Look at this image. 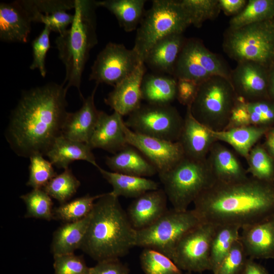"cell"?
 <instances>
[{"label": "cell", "mask_w": 274, "mask_h": 274, "mask_svg": "<svg viewBox=\"0 0 274 274\" xmlns=\"http://www.w3.org/2000/svg\"><path fill=\"white\" fill-rule=\"evenodd\" d=\"M67 90L63 84L52 82L22 92L5 132L8 143L18 156L46 155L61 135L68 113Z\"/></svg>", "instance_id": "cell-1"}, {"label": "cell", "mask_w": 274, "mask_h": 274, "mask_svg": "<svg viewBox=\"0 0 274 274\" xmlns=\"http://www.w3.org/2000/svg\"><path fill=\"white\" fill-rule=\"evenodd\" d=\"M193 203L202 221L241 229L274 215V183L252 177L234 183L216 181Z\"/></svg>", "instance_id": "cell-2"}, {"label": "cell", "mask_w": 274, "mask_h": 274, "mask_svg": "<svg viewBox=\"0 0 274 274\" xmlns=\"http://www.w3.org/2000/svg\"><path fill=\"white\" fill-rule=\"evenodd\" d=\"M136 229L118 197L101 194L95 202L80 249L98 261L119 258L135 247Z\"/></svg>", "instance_id": "cell-3"}, {"label": "cell", "mask_w": 274, "mask_h": 274, "mask_svg": "<svg viewBox=\"0 0 274 274\" xmlns=\"http://www.w3.org/2000/svg\"><path fill=\"white\" fill-rule=\"evenodd\" d=\"M96 1L75 0L74 19L71 27L55 40L58 57L65 68L63 84L75 87L80 92L82 74L91 49L97 44Z\"/></svg>", "instance_id": "cell-4"}, {"label": "cell", "mask_w": 274, "mask_h": 274, "mask_svg": "<svg viewBox=\"0 0 274 274\" xmlns=\"http://www.w3.org/2000/svg\"><path fill=\"white\" fill-rule=\"evenodd\" d=\"M191 25L189 15L181 1H153L137 28L132 49L144 62L158 41L170 35L183 33Z\"/></svg>", "instance_id": "cell-5"}, {"label": "cell", "mask_w": 274, "mask_h": 274, "mask_svg": "<svg viewBox=\"0 0 274 274\" xmlns=\"http://www.w3.org/2000/svg\"><path fill=\"white\" fill-rule=\"evenodd\" d=\"M173 208L185 211L190 203L216 180L207 160H194L184 156L175 166L158 174Z\"/></svg>", "instance_id": "cell-6"}, {"label": "cell", "mask_w": 274, "mask_h": 274, "mask_svg": "<svg viewBox=\"0 0 274 274\" xmlns=\"http://www.w3.org/2000/svg\"><path fill=\"white\" fill-rule=\"evenodd\" d=\"M222 47L237 63L253 61L268 68L274 63V19L236 29L228 28Z\"/></svg>", "instance_id": "cell-7"}, {"label": "cell", "mask_w": 274, "mask_h": 274, "mask_svg": "<svg viewBox=\"0 0 274 274\" xmlns=\"http://www.w3.org/2000/svg\"><path fill=\"white\" fill-rule=\"evenodd\" d=\"M237 96L230 82L213 76L199 84L196 97L190 105L194 118L215 131L225 130Z\"/></svg>", "instance_id": "cell-8"}, {"label": "cell", "mask_w": 274, "mask_h": 274, "mask_svg": "<svg viewBox=\"0 0 274 274\" xmlns=\"http://www.w3.org/2000/svg\"><path fill=\"white\" fill-rule=\"evenodd\" d=\"M203 222L194 209L167 210L151 225L136 230L135 246L155 250L172 259L181 237Z\"/></svg>", "instance_id": "cell-9"}, {"label": "cell", "mask_w": 274, "mask_h": 274, "mask_svg": "<svg viewBox=\"0 0 274 274\" xmlns=\"http://www.w3.org/2000/svg\"><path fill=\"white\" fill-rule=\"evenodd\" d=\"M231 70L218 54L209 50L199 39H186L173 76L177 80L193 81L198 84L213 76L230 81Z\"/></svg>", "instance_id": "cell-10"}, {"label": "cell", "mask_w": 274, "mask_h": 274, "mask_svg": "<svg viewBox=\"0 0 274 274\" xmlns=\"http://www.w3.org/2000/svg\"><path fill=\"white\" fill-rule=\"evenodd\" d=\"M184 118L170 105L147 104L128 115L125 125L137 133L170 142H178Z\"/></svg>", "instance_id": "cell-11"}, {"label": "cell", "mask_w": 274, "mask_h": 274, "mask_svg": "<svg viewBox=\"0 0 274 274\" xmlns=\"http://www.w3.org/2000/svg\"><path fill=\"white\" fill-rule=\"evenodd\" d=\"M216 225L203 222L186 232L174 251L172 260L182 270H211L210 248Z\"/></svg>", "instance_id": "cell-12"}, {"label": "cell", "mask_w": 274, "mask_h": 274, "mask_svg": "<svg viewBox=\"0 0 274 274\" xmlns=\"http://www.w3.org/2000/svg\"><path fill=\"white\" fill-rule=\"evenodd\" d=\"M143 62L133 49L110 42L98 53L91 67L89 80L114 87L130 75Z\"/></svg>", "instance_id": "cell-13"}, {"label": "cell", "mask_w": 274, "mask_h": 274, "mask_svg": "<svg viewBox=\"0 0 274 274\" xmlns=\"http://www.w3.org/2000/svg\"><path fill=\"white\" fill-rule=\"evenodd\" d=\"M123 130L128 145L139 151L156 168L158 174L175 166L184 157L178 142H170L132 131L124 122Z\"/></svg>", "instance_id": "cell-14"}, {"label": "cell", "mask_w": 274, "mask_h": 274, "mask_svg": "<svg viewBox=\"0 0 274 274\" xmlns=\"http://www.w3.org/2000/svg\"><path fill=\"white\" fill-rule=\"evenodd\" d=\"M230 82L237 97L246 102L269 99L268 68L259 63L238 62L231 71Z\"/></svg>", "instance_id": "cell-15"}, {"label": "cell", "mask_w": 274, "mask_h": 274, "mask_svg": "<svg viewBox=\"0 0 274 274\" xmlns=\"http://www.w3.org/2000/svg\"><path fill=\"white\" fill-rule=\"evenodd\" d=\"M186 112L178 142L184 156L194 160L207 158L213 145L218 141L212 130L196 120L191 114L190 105Z\"/></svg>", "instance_id": "cell-16"}, {"label": "cell", "mask_w": 274, "mask_h": 274, "mask_svg": "<svg viewBox=\"0 0 274 274\" xmlns=\"http://www.w3.org/2000/svg\"><path fill=\"white\" fill-rule=\"evenodd\" d=\"M241 229L239 239L248 258H274V215Z\"/></svg>", "instance_id": "cell-17"}, {"label": "cell", "mask_w": 274, "mask_h": 274, "mask_svg": "<svg viewBox=\"0 0 274 274\" xmlns=\"http://www.w3.org/2000/svg\"><path fill=\"white\" fill-rule=\"evenodd\" d=\"M146 71L142 63L128 77L114 87L105 103L122 116L129 115L141 106V85Z\"/></svg>", "instance_id": "cell-18"}, {"label": "cell", "mask_w": 274, "mask_h": 274, "mask_svg": "<svg viewBox=\"0 0 274 274\" xmlns=\"http://www.w3.org/2000/svg\"><path fill=\"white\" fill-rule=\"evenodd\" d=\"M29 15L21 0L0 4V39L8 43H26L31 31Z\"/></svg>", "instance_id": "cell-19"}, {"label": "cell", "mask_w": 274, "mask_h": 274, "mask_svg": "<svg viewBox=\"0 0 274 274\" xmlns=\"http://www.w3.org/2000/svg\"><path fill=\"white\" fill-rule=\"evenodd\" d=\"M122 116L99 111V117L88 143L92 149H101L115 154L128 145L123 130Z\"/></svg>", "instance_id": "cell-20"}, {"label": "cell", "mask_w": 274, "mask_h": 274, "mask_svg": "<svg viewBox=\"0 0 274 274\" xmlns=\"http://www.w3.org/2000/svg\"><path fill=\"white\" fill-rule=\"evenodd\" d=\"M167 200L161 189L148 191L134 198L126 212L133 228L141 229L157 221L168 210Z\"/></svg>", "instance_id": "cell-21"}, {"label": "cell", "mask_w": 274, "mask_h": 274, "mask_svg": "<svg viewBox=\"0 0 274 274\" xmlns=\"http://www.w3.org/2000/svg\"><path fill=\"white\" fill-rule=\"evenodd\" d=\"M96 84L91 94L83 98L81 108L67 114L61 135L70 140L88 144L96 125L99 111L94 104Z\"/></svg>", "instance_id": "cell-22"}, {"label": "cell", "mask_w": 274, "mask_h": 274, "mask_svg": "<svg viewBox=\"0 0 274 274\" xmlns=\"http://www.w3.org/2000/svg\"><path fill=\"white\" fill-rule=\"evenodd\" d=\"M185 40L183 33L172 34L162 38L150 49L144 59V64L156 72L173 76Z\"/></svg>", "instance_id": "cell-23"}, {"label": "cell", "mask_w": 274, "mask_h": 274, "mask_svg": "<svg viewBox=\"0 0 274 274\" xmlns=\"http://www.w3.org/2000/svg\"><path fill=\"white\" fill-rule=\"evenodd\" d=\"M207 160L216 181L234 183L248 177L247 169L235 154L218 141L211 148Z\"/></svg>", "instance_id": "cell-24"}, {"label": "cell", "mask_w": 274, "mask_h": 274, "mask_svg": "<svg viewBox=\"0 0 274 274\" xmlns=\"http://www.w3.org/2000/svg\"><path fill=\"white\" fill-rule=\"evenodd\" d=\"M92 148L87 144L73 141L63 135L58 137L45 155L52 164L64 169L76 160L87 161L97 167H99Z\"/></svg>", "instance_id": "cell-25"}, {"label": "cell", "mask_w": 274, "mask_h": 274, "mask_svg": "<svg viewBox=\"0 0 274 274\" xmlns=\"http://www.w3.org/2000/svg\"><path fill=\"white\" fill-rule=\"evenodd\" d=\"M107 166L114 172L145 177L158 174L155 167L136 149L127 146L107 157Z\"/></svg>", "instance_id": "cell-26"}, {"label": "cell", "mask_w": 274, "mask_h": 274, "mask_svg": "<svg viewBox=\"0 0 274 274\" xmlns=\"http://www.w3.org/2000/svg\"><path fill=\"white\" fill-rule=\"evenodd\" d=\"M97 169L112 186L113 190L110 192L117 197L135 198L148 191L159 189L157 182L145 177L107 171L100 166Z\"/></svg>", "instance_id": "cell-27"}, {"label": "cell", "mask_w": 274, "mask_h": 274, "mask_svg": "<svg viewBox=\"0 0 274 274\" xmlns=\"http://www.w3.org/2000/svg\"><path fill=\"white\" fill-rule=\"evenodd\" d=\"M90 217L91 213L79 221L65 223L54 232L51 244L53 256L74 253L80 249Z\"/></svg>", "instance_id": "cell-28"}, {"label": "cell", "mask_w": 274, "mask_h": 274, "mask_svg": "<svg viewBox=\"0 0 274 274\" xmlns=\"http://www.w3.org/2000/svg\"><path fill=\"white\" fill-rule=\"evenodd\" d=\"M177 80L158 74L145 75L141 91L142 99L148 104L170 105L177 96Z\"/></svg>", "instance_id": "cell-29"}, {"label": "cell", "mask_w": 274, "mask_h": 274, "mask_svg": "<svg viewBox=\"0 0 274 274\" xmlns=\"http://www.w3.org/2000/svg\"><path fill=\"white\" fill-rule=\"evenodd\" d=\"M270 128L250 125L212 132L218 141L228 144L246 159L256 143Z\"/></svg>", "instance_id": "cell-30"}, {"label": "cell", "mask_w": 274, "mask_h": 274, "mask_svg": "<svg viewBox=\"0 0 274 274\" xmlns=\"http://www.w3.org/2000/svg\"><path fill=\"white\" fill-rule=\"evenodd\" d=\"M145 0H105L96 1V5L102 7L116 18L120 27L126 32L137 29L145 14Z\"/></svg>", "instance_id": "cell-31"}, {"label": "cell", "mask_w": 274, "mask_h": 274, "mask_svg": "<svg viewBox=\"0 0 274 274\" xmlns=\"http://www.w3.org/2000/svg\"><path fill=\"white\" fill-rule=\"evenodd\" d=\"M241 228L233 225H216L210 248L211 271L215 274L234 243L239 239Z\"/></svg>", "instance_id": "cell-32"}, {"label": "cell", "mask_w": 274, "mask_h": 274, "mask_svg": "<svg viewBox=\"0 0 274 274\" xmlns=\"http://www.w3.org/2000/svg\"><path fill=\"white\" fill-rule=\"evenodd\" d=\"M274 19V0H249L237 15L232 17L228 28L244 26Z\"/></svg>", "instance_id": "cell-33"}, {"label": "cell", "mask_w": 274, "mask_h": 274, "mask_svg": "<svg viewBox=\"0 0 274 274\" xmlns=\"http://www.w3.org/2000/svg\"><path fill=\"white\" fill-rule=\"evenodd\" d=\"M101 195V194L94 196L86 194L70 202L61 204L53 209L54 218L65 223L81 220L91 212L95 201Z\"/></svg>", "instance_id": "cell-34"}, {"label": "cell", "mask_w": 274, "mask_h": 274, "mask_svg": "<svg viewBox=\"0 0 274 274\" xmlns=\"http://www.w3.org/2000/svg\"><path fill=\"white\" fill-rule=\"evenodd\" d=\"M248 173L260 181L274 183V159L264 147L258 144L251 149L246 158Z\"/></svg>", "instance_id": "cell-35"}, {"label": "cell", "mask_w": 274, "mask_h": 274, "mask_svg": "<svg viewBox=\"0 0 274 274\" xmlns=\"http://www.w3.org/2000/svg\"><path fill=\"white\" fill-rule=\"evenodd\" d=\"M20 198L26 206L25 218H36L51 221L54 219L51 197L43 189H33Z\"/></svg>", "instance_id": "cell-36"}, {"label": "cell", "mask_w": 274, "mask_h": 274, "mask_svg": "<svg viewBox=\"0 0 274 274\" xmlns=\"http://www.w3.org/2000/svg\"><path fill=\"white\" fill-rule=\"evenodd\" d=\"M80 186V182L68 167L52 179L43 189L61 204L73 196Z\"/></svg>", "instance_id": "cell-37"}, {"label": "cell", "mask_w": 274, "mask_h": 274, "mask_svg": "<svg viewBox=\"0 0 274 274\" xmlns=\"http://www.w3.org/2000/svg\"><path fill=\"white\" fill-rule=\"evenodd\" d=\"M140 263L145 274H182L172 259L152 249L144 248Z\"/></svg>", "instance_id": "cell-38"}, {"label": "cell", "mask_w": 274, "mask_h": 274, "mask_svg": "<svg viewBox=\"0 0 274 274\" xmlns=\"http://www.w3.org/2000/svg\"><path fill=\"white\" fill-rule=\"evenodd\" d=\"M190 17L191 25L200 27L207 20H213L221 10L219 0H181Z\"/></svg>", "instance_id": "cell-39"}, {"label": "cell", "mask_w": 274, "mask_h": 274, "mask_svg": "<svg viewBox=\"0 0 274 274\" xmlns=\"http://www.w3.org/2000/svg\"><path fill=\"white\" fill-rule=\"evenodd\" d=\"M29 159V178L26 185L33 189H43L57 175L53 165L41 154L33 155Z\"/></svg>", "instance_id": "cell-40"}, {"label": "cell", "mask_w": 274, "mask_h": 274, "mask_svg": "<svg viewBox=\"0 0 274 274\" xmlns=\"http://www.w3.org/2000/svg\"><path fill=\"white\" fill-rule=\"evenodd\" d=\"M251 124L271 127L274 124V101L269 99L247 102Z\"/></svg>", "instance_id": "cell-41"}, {"label": "cell", "mask_w": 274, "mask_h": 274, "mask_svg": "<svg viewBox=\"0 0 274 274\" xmlns=\"http://www.w3.org/2000/svg\"><path fill=\"white\" fill-rule=\"evenodd\" d=\"M248 259L239 239L234 243L215 274H242Z\"/></svg>", "instance_id": "cell-42"}, {"label": "cell", "mask_w": 274, "mask_h": 274, "mask_svg": "<svg viewBox=\"0 0 274 274\" xmlns=\"http://www.w3.org/2000/svg\"><path fill=\"white\" fill-rule=\"evenodd\" d=\"M54 274H89L90 267L86 265L83 256L74 253L53 256Z\"/></svg>", "instance_id": "cell-43"}, {"label": "cell", "mask_w": 274, "mask_h": 274, "mask_svg": "<svg viewBox=\"0 0 274 274\" xmlns=\"http://www.w3.org/2000/svg\"><path fill=\"white\" fill-rule=\"evenodd\" d=\"M51 31L48 26H44L39 36L31 43L33 60L29 68L32 70H39L43 77L46 75L45 59L50 48L49 36Z\"/></svg>", "instance_id": "cell-44"}, {"label": "cell", "mask_w": 274, "mask_h": 274, "mask_svg": "<svg viewBox=\"0 0 274 274\" xmlns=\"http://www.w3.org/2000/svg\"><path fill=\"white\" fill-rule=\"evenodd\" d=\"M74 19V14L66 12L65 10H59L47 15L37 16L33 22L42 23L48 26L51 31L59 35L65 31L71 25Z\"/></svg>", "instance_id": "cell-45"}, {"label": "cell", "mask_w": 274, "mask_h": 274, "mask_svg": "<svg viewBox=\"0 0 274 274\" xmlns=\"http://www.w3.org/2000/svg\"><path fill=\"white\" fill-rule=\"evenodd\" d=\"M127 265L121 262L119 258L109 259L97 262L90 267L89 274H129Z\"/></svg>", "instance_id": "cell-46"}, {"label": "cell", "mask_w": 274, "mask_h": 274, "mask_svg": "<svg viewBox=\"0 0 274 274\" xmlns=\"http://www.w3.org/2000/svg\"><path fill=\"white\" fill-rule=\"evenodd\" d=\"M251 125L247 102L237 97L231 111L228 124L225 129Z\"/></svg>", "instance_id": "cell-47"}, {"label": "cell", "mask_w": 274, "mask_h": 274, "mask_svg": "<svg viewBox=\"0 0 274 274\" xmlns=\"http://www.w3.org/2000/svg\"><path fill=\"white\" fill-rule=\"evenodd\" d=\"M199 84L189 80H177L176 98L179 102L186 107L191 105L194 100Z\"/></svg>", "instance_id": "cell-48"}, {"label": "cell", "mask_w": 274, "mask_h": 274, "mask_svg": "<svg viewBox=\"0 0 274 274\" xmlns=\"http://www.w3.org/2000/svg\"><path fill=\"white\" fill-rule=\"evenodd\" d=\"M246 0H219L221 10L227 16L232 17L239 13L246 6Z\"/></svg>", "instance_id": "cell-49"}, {"label": "cell", "mask_w": 274, "mask_h": 274, "mask_svg": "<svg viewBox=\"0 0 274 274\" xmlns=\"http://www.w3.org/2000/svg\"><path fill=\"white\" fill-rule=\"evenodd\" d=\"M242 274H269L267 270L254 260L248 258Z\"/></svg>", "instance_id": "cell-50"}, {"label": "cell", "mask_w": 274, "mask_h": 274, "mask_svg": "<svg viewBox=\"0 0 274 274\" xmlns=\"http://www.w3.org/2000/svg\"><path fill=\"white\" fill-rule=\"evenodd\" d=\"M265 136V141L263 146L274 159V126L268 130Z\"/></svg>", "instance_id": "cell-51"}, {"label": "cell", "mask_w": 274, "mask_h": 274, "mask_svg": "<svg viewBox=\"0 0 274 274\" xmlns=\"http://www.w3.org/2000/svg\"><path fill=\"white\" fill-rule=\"evenodd\" d=\"M268 96L274 101V63L268 68Z\"/></svg>", "instance_id": "cell-52"}, {"label": "cell", "mask_w": 274, "mask_h": 274, "mask_svg": "<svg viewBox=\"0 0 274 274\" xmlns=\"http://www.w3.org/2000/svg\"><path fill=\"white\" fill-rule=\"evenodd\" d=\"M185 274H193L191 272H186Z\"/></svg>", "instance_id": "cell-53"}]
</instances>
